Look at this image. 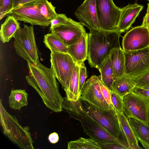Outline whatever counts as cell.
Returning a JSON list of instances; mask_svg holds the SVG:
<instances>
[{"instance_id":"d590c367","label":"cell","mask_w":149,"mask_h":149,"mask_svg":"<svg viewBox=\"0 0 149 149\" xmlns=\"http://www.w3.org/2000/svg\"><path fill=\"white\" fill-rule=\"evenodd\" d=\"M132 92L149 101V90L135 86Z\"/></svg>"},{"instance_id":"f546056e","label":"cell","mask_w":149,"mask_h":149,"mask_svg":"<svg viewBox=\"0 0 149 149\" xmlns=\"http://www.w3.org/2000/svg\"><path fill=\"white\" fill-rule=\"evenodd\" d=\"M111 92V101L116 113H123V97L113 91Z\"/></svg>"},{"instance_id":"ba28073f","label":"cell","mask_w":149,"mask_h":149,"mask_svg":"<svg viewBox=\"0 0 149 149\" xmlns=\"http://www.w3.org/2000/svg\"><path fill=\"white\" fill-rule=\"evenodd\" d=\"M96 6L101 29L108 31L118 30L121 8L116 5L113 0H96Z\"/></svg>"},{"instance_id":"1f68e13d","label":"cell","mask_w":149,"mask_h":149,"mask_svg":"<svg viewBox=\"0 0 149 149\" xmlns=\"http://www.w3.org/2000/svg\"><path fill=\"white\" fill-rule=\"evenodd\" d=\"M98 77L99 79V84L102 94L107 103L111 108L114 109L111 101V92L102 82L100 76H98Z\"/></svg>"},{"instance_id":"836d02e7","label":"cell","mask_w":149,"mask_h":149,"mask_svg":"<svg viewBox=\"0 0 149 149\" xmlns=\"http://www.w3.org/2000/svg\"><path fill=\"white\" fill-rule=\"evenodd\" d=\"M68 18L64 14H58L56 17L51 21L50 27L51 29L58 25L62 24L65 22Z\"/></svg>"},{"instance_id":"277c9868","label":"cell","mask_w":149,"mask_h":149,"mask_svg":"<svg viewBox=\"0 0 149 149\" xmlns=\"http://www.w3.org/2000/svg\"><path fill=\"white\" fill-rule=\"evenodd\" d=\"M0 123L4 134L22 149H34V141L28 126L23 127L16 117L10 115L5 109L0 100Z\"/></svg>"},{"instance_id":"d6986e66","label":"cell","mask_w":149,"mask_h":149,"mask_svg":"<svg viewBox=\"0 0 149 149\" xmlns=\"http://www.w3.org/2000/svg\"><path fill=\"white\" fill-rule=\"evenodd\" d=\"M136 138L146 149H149V125L134 118H127Z\"/></svg>"},{"instance_id":"cb8c5ba5","label":"cell","mask_w":149,"mask_h":149,"mask_svg":"<svg viewBox=\"0 0 149 149\" xmlns=\"http://www.w3.org/2000/svg\"><path fill=\"white\" fill-rule=\"evenodd\" d=\"M28 94L24 89H12L8 97L10 107L19 110L23 107L28 104Z\"/></svg>"},{"instance_id":"ffe728a7","label":"cell","mask_w":149,"mask_h":149,"mask_svg":"<svg viewBox=\"0 0 149 149\" xmlns=\"http://www.w3.org/2000/svg\"><path fill=\"white\" fill-rule=\"evenodd\" d=\"M109 57L114 80L125 74V58L124 52L121 47L115 49L111 52Z\"/></svg>"},{"instance_id":"7402d4cb","label":"cell","mask_w":149,"mask_h":149,"mask_svg":"<svg viewBox=\"0 0 149 149\" xmlns=\"http://www.w3.org/2000/svg\"><path fill=\"white\" fill-rule=\"evenodd\" d=\"M134 79L125 74L115 79L113 83V91L121 97L132 92L135 86Z\"/></svg>"},{"instance_id":"8992f818","label":"cell","mask_w":149,"mask_h":149,"mask_svg":"<svg viewBox=\"0 0 149 149\" xmlns=\"http://www.w3.org/2000/svg\"><path fill=\"white\" fill-rule=\"evenodd\" d=\"M13 45L16 53L27 61L40 63L33 26H20L13 37Z\"/></svg>"},{"instance_id":"52a82bcc","label":"cell","mask_w":149,"mask_h":149,"mask_svg":"<svg viewBox=\"0 0 149 149\" xmlns=\"http://www.w3.org/2000/svg\"><path fill=\"white\" fill-rule=\"evenodd\" d=\"M50 57L51 67L65 90L68 87L76 63L68 53L54 52L51 53Z\"/></svg>"},{"instance_id":"60d3db41","label":"cell","mask_w":149,"mask_h":149,"mask_svg":"<svg viewBox=\"0 0 149 149\" xmlns=\"http://www.w3.org/2000/svg\"><path fill=\"white\" fill-rule=\"evenodd\" d=\"M148 0V1H149V0Z\"/></svg>"},{"instance_id":"30bf717a","label":"cell","mask_w":149,"mask_h":149,"mask_svg":"<svg viewBox=\"0 0 149 149\" xmlns=\"http://www.w3.org/2000/svg\"><path fill=\"white\" fill-rule=\"evenodd\" d=\"M124 53L125 75L134 78L149 69V46L141 49Z\"/></svg>"},{"instance_id":"e575fe53","label":"cell","mask_w":149,"mask_h":149,"mask_svg":"<svg viewBox=\"0 0 149 149\" xmlns=\"http://www.w3.org/2000/svg\"><path fill=\"white\" fill-rule=\"evenodd\" d=\"M102 149H127L123 145L116 143H97Z\"/></svg>"},{"instance_id":"9a60e30c","label":"cell","mask_w":149,"mask_h":149,"mask_svg":"<svg viewBox=\"0 0 149 149\" xmlns=\"http://www.w3.org/2000/svg\"><path fill=\"white\" fill-rule=\"evenodd\" d=\"M76 17L90 31L101 29L97 14L96 0H85L74 13Z\"/></svg>"},{"instance_id":"7c38bea8","label":"cell","mask_w":149,"mask_h":149,"mask_svg":"<svg viewBox=\"0 0 149 149\" xmlns=\"http://www.w3.org/2000/svg\"><path fill=\"white\" fill-rule=\"evenodd\" d=\"M80 97L103 110L108 111L112 109L102 94L99 79L96 75L91 76L85 82L81 91Z\"/></svg>"},{"instance_id":"3957f363","label":"cell","mask_w":149,"mask_h":149,"mask_svg":"<svg viewBox=\"0 0 149 149\" xmlns=\"http://www.w3.org/2000/svg\"><path fill=\"white\" fill-rule=\"evenodd\" d=\"M62 107L69 113L70 117L80 122L84 132L96 142L116 143L123 145L127 148L123 140L112 135L104 127L82 111L75 102L69 100L65 97Z\"/></svg>"},{"instance_id":"2e32d148","label":"cell","mask_w":149,"mask_h":149,"mask_svg":"<svg viewBox=\"0 0 149 149\" xmlns=\"http://www.w3.org/2000/svg\"><path fill=\"white\" fill-rule=\"evenodd\" d=\"M143 8V6L134 3L121 8L118 29L122 33L128 30Z\"/></svg>"},{"instance_id":"b9f144b4","label":"cell","mask_w":149,"mask_h":149,"mask_svg":"<svg viewBox=\"0 0 149 149\" xmlns=\"http://www.w3.org/2000/svg\"></svg>"},{"instance_id":"d4e9b609","label":"cell","mask_w":149,"mask_h":149,"mask_svg":"<svg viewBox=\"0 0 149 149\" xmlns=\"http://www.w3.org/2000/svg\"><path fill=\"white\" fill-rule=\"evenodd\" d=\"M98 69L100 73V79L102 83L111 92L113 91V83L114 80L109 56L104 62Z\"/></svg>"},{"instance_id":"44dd1931","label":"cell","mask_w":149,"mask_h":149,"mask_svg":"<svg viewBox=\"0 0 149 149\" xmlns=\"http://www.w3.org/2000/svg\"><path fill=\"white\" fill-rule=\"evenodd\" d=\"M20 24L12 15L8 16L1 26L0 31L1 41L3 43L8 42L13 37L19 27Z\"/></svg>"},{"instance_id":"4316f807","label":"cell","mask_w":149,"mask_h":149,"mask_svg":"<svg viewBox=\"0 0 149 149\" xmlns=\"http://www.w3.org/2000/svg\"><path fill=\"white\" fill-rule=\"evenodd\" d=\"M68 149H102L100 146L91 138L86 139L80 137L78 139L69 142Z\"/></svg>"},{"instance_id":"4fadbf2b","label":"cell","mask_w":149,"mask_h":149,"mask_svg":"<svg viewBox=\"0 0 149 149\" xmlns=\"http://www.w3.org/2000/svg\"><path fill=\"white\" fill-rule=\"evenodd\" d=\"M37 2L14 8L10 14L17 21L29 23L32 26H48L50 25L51 21L41 14L37 6Z\"/></svg>"},{"instance_id":"6da1fadb","label":"cell","mask_w":149,"mask_h":149,"mask_svg":"<svg viewBox=\"0 0 149 149\" xmlns=\"http://www.w3.org/2000/svg\"><path fill=\"white\" fill-rule=\"evenodd\" d=\"M29 74L26 77L29 84L41 97L45 106L55 112L63 111L64 100L59 91L58 85L54 71L40 63L27 61Z\"/></svg>"},{"instance_id":"9c48e42d","label":"cell","mask_w":149,"mask_h":149,"mask_svg":"<svg viewBox=\"0 0 149 149\" xmlns=\"http://www.w3.org/2000/svg\"><path fill=\"white\" fill-rule=\"evenodd\" d=\"M123 113L149 125V101L132 92L123 97Z\"/></svg>"},{"instance_id":"ac0fdd59","label":"cell","mask_w":149,"mask_h":149,"mask_svg":"<svg viewBox=\"0 0 149 149\" xmlns=\"http://www.w3.org/2000/svg\"><path fill=\"white\" fill-rule=\"evenodd\" d=\"M88 37L86 33L75 43L68 47V54L79 65L87 59Z\"/></svg>"},{"instance_id":"4dcf8cb0","label":"cell","mask_w":149,"mask_h":149,"mask_svg":"<svg viewBox=\"0 0 149 149\" xmlns=\"http://www.w3.org/2000/svg\"><path fill=\"white\" fill-rule=\"evenodd\" d=\"M133 78L136 83V87L142 88L149 86V69L140 75Z\"/></svg>"},{"instance_id":"ab89813d","label":"cell","mask_w":149,"mask_h":149,"mask_svg":"<svg viewBox=\"0 0 149 149\" xmlns=\"http://www.w3.org/2000/svg\"><path fill=\"white\" fill-rule=\"evenodd\" d=\"M142 88L146 89L149 90V86H147L143 87Z\"/></svg>"},{"instance_id":"d6a6232c","label":"cell","mask_w":149,"mask_h":149,"mask_svg":"<svg viewBox=\"0 0 149 149\" xmlns=\"http://www.w3.org/2000/svg\"><path fill=\"white\" fill-rule=\"evenodd\" d=\"M87 76L86 68L84 63L80 65L79 71V89L80 92L85 82Z\"/></svg>"},{"instance_id":"f1b7e54d","label":"cell","mask_w":149,"mask_h":149,"mask_svg":"<svg viewBox=\"0 0 149 149\" xmlns=\"http://www.w3.org/2000/svg\"><path fill=\"white\" fill-rule=\"evenodd\" d=\"M15 0H0V20L10 14L13 9Z\"/></svg>"},{"instance_id":"8fae6325","label":"cell","mask_w":149,"mask_h":149,"mask_svg":"<svg viewBox=\"0 0 149 149\" xmlns=\"http://www.w3.org/2000/svg\"><path fill=\"white\" fill-rule=\"evenodd\" d=\"M54 34L68 47L77 41L86 33L84 26L80 22H76L68 18L67 21L50 29Z\"/></svg>"},{"instance_id":"603a6c76","label":"cell","mask_w":149,"mask_h":149,"mask_svg":"<svg viewBox=\"0 0 149 149\" xmlns=\"http://www.w3.org/2000/svg\"><path fill=\"white\" fill-rule=\"evenodd\" d=\"M80 65L76 64L70 80L68 88L65 90L66 97L69 100L76 102L79 99V75Z\"/></svg>"},{"instance_id":"8d00e7d4","label":"cell","mask_w":149,"mask_h":149,"mask_svg":"<svg viewBox=\"0 0 149 149\" xmlns=\"http://www.w3.org/2000/svg\"><path fill=\"white\" fill-rule=\"evenodd\" d=\"M41 0H15L13 9L23 5L35 3Z\"/></svg>"},{"instance_id":"5bb4252c","label":"cell","mask_w":149,"mask_h":149,"mask_svg":"<svg viewBox=\"0 0 149 149\" xmlns=\"http://www.w3.org/2000/svg\"><path fill=\"white\" fill-rule=\"evenodd\" d=\"M122 46L125 52L138 50L149 46V29L141 25L133 28L123 37Z\"/></svg>"},{"instance_id":"f35d334b","label":"cell","mask_w":149,"mask_h":149,"mask_svg":"<svg viewBox=\"0 0 149 149\" xmlns=\"http://www.w3.org/2000/svg\"><path fill=\"white\" fill-rule=\"evenodd\" d=\"M48 139L51 143H55L58 142L59 140V136L56 133L53 132L49 135Z\"/></svg>"},{"instance_id":"e0dca14e","label":"cell","mask_w":149,"mask_h":149,"mask_svg":"<svg viewBox=\"0 0 149 149\" xmlns=\"http://www.w3.org/2000/svg\"><path fill=\"white\" fill-rule=\"evenodd\" d=\"M118 120L122 139L127 149H142L130 126L128 119L123 113H116Z\"/></svg>"},{"instance_id":"5b68a950","label":"cell","mask_w":149,"mask_h":149,"mask_svg":"<svg viewBox=\"0 0 149 149\" xmlns=\"http://www.w3.org/2000/svg\"><path fill=\"white\" fill-rule=\"evenodd\" d=\"M75 102L82 111L112 135L123 140L118 117L114 109H111L108 111L103 110L80 97Z\"/></svg>"},{"instance_id":"74e56055","label":"cell","mask_w":149,"mask_h":149,"mask_svg":"<svg viewBox=\"0 0 149 149\" xmlns=\"http://www.w3.org/2000/svg\"><path fill=\"white\" fill-rule=\"evenodd\" d=\"M141 26L149 29V3H148L147 12L143 17V22Z\"/></svg>"},{"instance_id":"83f0119b","label":"cell","mask_w":149,"mask_h":149,"mask_svg":"<svg viewBox=\"0 0 149 149\" xmlns=\"http://www.w3.org/2000/svg\"><path fill=\"white\" fill-rule=\"evenodd\" d=\"M37 6L42 15L51 21L54 19L58 14L55 11V7L48 0L38 1Z\"/></svg>"},{"instance_id":"484cf974","label":"cell","mask_w":149,"mask_h":149,"mask_svg":"<svg viewBox=\"0 0 149 149\" xmlns=\"http://www.w3.org/2000/svg\"><path fill=\"white\" fill-rule=\"evenodd\" d=\"M43 42L51 53L54 52L68 53V47L57 36L51 33L44 36Z\"/></svg>"},{"instance_id":"7a4b0ae2","label":"cell","mask_w":149,"mask_h":149,"mask_svg":"<svg viewBox=\"0 0 149 149\" xmlns=\"http://www.w3.org/2000/svg\"><path fill=\"white\" fill-rule=\"evenodd\" d=\"M118 30L101 29L88 33L87 60L92 68L98 69L115 49L120 47Z\"/></svg>"}]
</instances>
